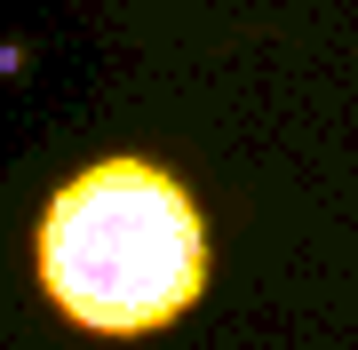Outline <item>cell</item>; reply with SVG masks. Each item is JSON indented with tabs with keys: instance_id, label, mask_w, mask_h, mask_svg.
<instances>
[{
	"instance_id": "1",
	"label": "cell",
	"mask_w": 358,
	"mask_h": 350,
	"mask_svg": "<svg viewBox=\"0 0 358 350\" xmlns=\"http://www.w3.org/2000/svg\"><path fill=\"white\" fill-rule=\"evenodd\" d=\"M32 263L48 302L88 335L136 342L176 326L207 295V223L167 168L120 152L80 168L40 207Z\"/></svg>"
}]
</instances>
